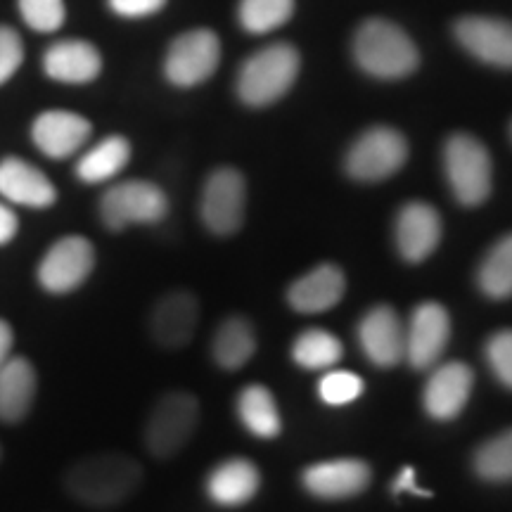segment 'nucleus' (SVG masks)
<instances>
[{
    "label": "nucleus",
    "instance_id": "obj_1",
    "mask_svg": "<svg viewBox=\"0 0 512 512\" xmlns=\"http://www.w3.org/2000/svg\"><path fill=\"white\" fill-rule=\"evenodd\" d=\"M64 491L76 503L95 510H110L126 503L143 484V467L119 451L91 453L74 460L62 477Z\"/></svg>",
    "mask_w": 512,
    "mask_h": 512
},
{
    "label": "nucleus",
    "instance_id": "obj_2",
    "mask_svg": "<svg viewBox=\"0 0 512 512\" xmlns=\"http://www.w3.org/2000/svg\"><path fill=\"white\" fill-rule=\"evenodd\" d=\"M354 60L375 79H403L420 64L415 43L387 19H368L354 36Z\"/></svg>",
    "mask_w": 512,
    "mask_h": 512
},
{
    "label": "nucleus",
    "instance_id": "obj_3",
    "mask_svg": "<svg viewBox=\"0 0 512 512\" xmlns=\"http://www.w3.org/2000/svg\"><path fill=\"white\" fill-rule=\"evenodd\" d=\"M299 74V53L287 43H273L247 57L238 74V95L249 107H266L290 91Z\"/></svg>",
    "mask_w": 512,
    "mask_h": 512
},
{
    "label": "nucleus",
    "instance_id": "obj_4",
    "mask_svg": "<svg viewBox=\"0 0 512 512\" xmlns=\"http://www.w3.org/2000/svg\"><path fill=\"white\" fill-rule=\"evenodd\" d=\"M200 422V401L190 392H169L152 406L145 422V448L159 460L174 458L192 439Z\"/></svg>",
    "mask_w": 512,
    "mask_h": 512
},
{
    "label": "nucleus",
    "instance_id": "obj_5",
    "mask_svg": "<svg viewBox=\"0 0 512 512\" xmlns=\"http://www.w3.org/2000/svg\"><path fill=\"white\" fill-rule=\"evenodd\" d=\"M169 214V197L150 181H124L112 185L100 200V221L112 233L128 226H155Z\"/></svg>",
    "mask_w": 512,
    "mask_h": 512
},
{
    "label": "nucleus",
    "instance_id": "obj_6",
    "mask_svg": "<svg viewBox=\"0 0 512 512\" xmlns=\"http://www.w3.org/2000/svg\"><path fill=\"white\" fill-rule=\"evenodd\" d=\"M95 247L83 235H64L46 249L36 264V283L50 297L72 294L95 271Z\"/></svg>",
    "mask_w": 512,
    "mask_h": 512
},
{
    "label": "nucleus",
    "instance_id": "obj_7",
    "mask_svg": "<svg viewBox=\"0 0 512 512\" xmlns=\"http://www.w3.org/2000/svg\"><path fill=\"white\" fill-rule=\"evenodd\" d=\"M444 169L453 195L465 207H477L491 195V157L477 138L467 133L448 138Z\"/></svg>",
    "mask_w": 512,
    "mask_h": 512
},
{
    "label": "nucleus",
    "instance_id": "obj_8",
    "mask_svg": "<svg viewBox=\"0 0 512 512\" xmlns=\"http://www.w3.org/2000/svg\"><path fill=\"white\" fill-rule=\"evenodd\" d=\"M245 204L247 185L238 169L223 166L211 171L200 200V216L209 233L219 238L238 233L245 221Z\"/></svg>",
    "mask_w": 512,
    "mask_h": 512
},
{
    "label": "nucleus",
    "instance_id": "obj_9",
    "mask_svg": "<svg viewBox=\"0 0 512 512\" xmlns=\"http://www.w3.org/2000/svg\"><path fill=\"white\" fill-rule=\"evenodd\" d=\"M408 145L399 131L375 126L351 145L347 155V174L356 181L375 183L394 176L406 164Z\"/></svg>",
    "mask_w": 512,
    "mask_h": 512
},
{
    "label": "nucleus",
    "instance_id": "obj_10",
    "mask_svg": "<svg viewBox=\"0 0 512 512\" xmlns=\"http://www.w3.org/2000/svg\"><path fill=\"white\" fill-rule=\"evenodd\" d=\"M221 60L219 36L209 29L181 34L171 43L164 60V74L178 88L200 86L216 72Z\"/></svg>",
    "mask_w": 512,
    "mask_h": 512
},
{
    "label": "nucleus",
    "instance_id": "obj_11",
    "mask_svg": "<svg viewBox=\"0 0 512 512\" xmlns=\"http://www.w3.org/2000/svg\"><path fill=\"white\" fill-rule=\"evenodd\" d=\"M200 323V302L188 290H171L150 313V337L162 349L178 351L188 347Z\"/></svg>",
    "mask_w": 512,
    "mask_h": 512
},
{
    "label": "nucleus",
    "instance_id": "obj_12",
    "mask_svg": "<svg viewBox=\"0 0 512 512\" xmlns=\"http://www.w3.org/2000/svg\"><path fill=\"white\" fill-rule=\"evenodd\" d=\"M451 318L437 302H425L413 311L406 328V358L415 370H427L444 354Z\"/></svg>",
    "mask_w": 512,
    "mask_h": 512
},
{
    "label": "nucleus",
    "instance_id": "obj_13",
    "mask_svg": "<svg viewBox=\"0 0 512 512\" xmlns=\"http://www.w3.org/2000/svg\"><path fill=\"white\" fill-rule=\"evenodd\" d=\"M91 133V121L67 110L41 112L31 124V140H34L36 150L48 159H67L76 155L91 138Z\"/></svg>",
    "mask_w": 512,
    "mask_h": 512
},
{
    "label": "nucleus",
    "instance_id": "obj_14",
    "mask_svg": "<svg viewBox=\"0 0 512 512\" xmlns=\"http://www.w3.org/2000/svg\"><path fill=\"white\" fill-rule=\"evenodd\" d=\"M358 342L377 368H394L406 358V330L392 306H375L363 316Z\"/></svg>",
    "mask_w": 512,
    "mask_h": 512
},
{
    "label": "nucleus",
    "instance_id": "obj_15",
    "mask_svg": "<svg viewBox=\"0 0 512 512\" xmlns=\"http://www.w3.org/2000/svg\"><path fill=\"white\" fill-rule=\"evenodd\" d=\"M456 38L467 53L491 67L512 69V24L496 17H463Z\"/></svg>",
    "mask_w": 512,
    "mask_h": 512
},
{
    "label": "nucleus",
    "instance_id": "obj_16",
    "mask_svg": "<svg viewBox=\"0 0 512 512\" xmlns=\"http://www.w3.org/2000/svg\"><path fill=\"white\" fill-rule=\"evenodd\" d=\"M304 489L323 501H342L368 489L370 467L358 458H337L311 465L302 477Z\"/></svg>",
    "mask_w": 512,
    "mask_h": 512
},
{
    "label": "nucleus",
    "instance_id": "obj_17",
    "mask_svg": "<svg viewBox=\"0 0 512 512\" xmlns=\"http://www.w3.org/2000/svg\"><path fill=\"white\" fill-rule=\"evenodd\" d=\"M0 197L17 207L50 209L57 202V188L27 159L5 157L0 162Z\"/></svg>",
    "mask_w": 512,
    "mask_h": 512
},
{
    "label": "nucleus",
    "instance_id": "obj_18",
    "mask_svg": "<svg viewBox=\"0 0 512 512\" xmlns=\"http://www.w3.org/2000/svg\"><path fill=\"white\" fill-rule=\"evenodd\" d=\"M396 247L411 264H420L437 249L441 240V219L437 209L425 202L406 204L396 216Z\"/></svg>",
    "mask_w": 512,
    "mask_h": 512
},
{
    "label": "nucleus",
    "instance_id": "obj_19",
    "mask_svg": "<svg viewBox=\"0 0 512 512\" xmlns=\"http://www.w3.org/2000/svg\"><path fill=\"white\" fill-rule=\"evenodd\" d=\"M472 384H475V375L467 363L453 361L439 366L427 380L425 394H422L425 411L434 420H453L470 399Z\"/></svg>",
    "mask_w": 512,
    "mask_h": 512
},
{
    "label": "nucleus",
    "instance_id": "obj_20",
    "mask_svg": "<svg viewBox=\"0 0 512 512\" xmlns=\"http://www.w3.org/2000/svg\"><path fill=\"white\" fill-rule=\"evenodd\" d=\"M43 72L60 83H91L102 72V57L93 43L83 38H64L53 43L43 55Z\"/></svg>",
    "mask_w": 512,
    "mask_h": 512
},
{
    "label": "nucleus",
    "instance_id": "obj_21",
    "mask_svg": "<svg viewBox=\"0 0 512 512\" xmlns=\"http://www.w3.org/2000/svg\"><path fill=\"white\" fill-rule=\"evenodd\" d=\"M38 396V373L27 356H10L0 368V422L19 425L29 418Z\"/></svg>",
    "mask_w": 512,
    "mask_h": 512
},
{
    "label": "nucleus",
    "instance_id": "obj_22",
    "mask_svg": "<svg viewBox=\"0 0 512 512\" xmlns=\"http://www.w3.org/2000/svg\"><path fill=\"white\" fill-rule=\"evenodd\" d=\"M261 475L247 458H228L209 472L207 496L221 508H240L259 491Z\"/></svg>",
    "mask_w": 512,
    "mask_h": 512
},
{
    "label": "nucleus",
    "instance_id": "obj_23",
    "mask_svg": "<svg viewBox=\"0 0 512 512\" xmlns=\"http://www.w3.org/2000/svg\"><path fill=\"white\" fill-rule=\"evenodd\" d=\"M347 290V280L337 266L323 264L309 271L287 290V302L299 313H323L339 304Z\"/></svg>",
    "mask_w": 512,
    "mask_h": 512
},
{
    "label": "nucleus",
    "instance_id": "obj_24",
    "mask_svg": "<svg viewBox=\"0 0 512 512\" xmlns=\"http://www.w3.org/2000/svg\"><path fill=\"white\" fill-rule=\"evenodd\" d=\"M128 159H131V143L124 136H107L79 159L76 176L88 185L107 183L126 169Z\"/></svg>",
    "mask_w": 512,
    "mask_h": 512
},
{
    "label": "nucleus",
    "instance_id": "obj_25",
    "mask_svg": "<svg viewBox=\"0 0 512 512\" xmlns=\"http://www.w3.org/2000/svg\"><path fill=\"white\" fill-rule=\"evenodd\" d=\"M256 351V339L247 318L230 316L223 320L211 342V356L223 370H240Z\"/></svg>",
    "mask_w": 512,
    "mask_h": 512
},
{
    "label": "nucleus",
    "instance_id": "obj_26",
    "mask_svg": "<svg viewBox=\"0 0 512 512\" xmlns=\"http://www.w3.org/2000/svg\"><path fill=\"white\" fill-rule=\"evenodd\" d=\"M238 415L242 425L259 439L278 437L283 427L273 394L264 384H249L242 389L238 396Z\"/></svg>",
    "mask_w": 512,
    "mask_h": 512
},
{
    "label": "nucleus",
    "instance_id": "obj_27",
    "mask_svg": "<svg viewBox=\"0 0 512 512\" xmlns=\"http://www.w3.org/2000/svg\"><path fill=\"white\" fill-rule=\"evenodd\" d=\"M479 290L491 299L512 297V233L498 240L484 256L477 273Z\"/></svg>",
    "mask_w": 512,
    "mask_h": 512
},
{
    "label": "nucleus",
    "instance_id": "obj_28",
    "mask_svg": "<svg viewBox=\"0 0 512 512\" xmlns=\"http://www.w3.org/2000/svg\"><path fill=\"white\" fill-rule=\"evenodd\" d=\"M292 358L306 370H325L342 358V342L328 330H306L294 339Z\"/></svg>",
    "mask_w": 512,
    "mask_h": 512
},
{
    "label": "nucleus",
    "instance_id": "obj_29",
    "mask_svg": "<svg viewBox=\"0 0 512 512\" xmlns=\"http://www.w3.org/2000/svg\"><path fill=\"white\" fill-rule=\"evenodd\" d=\"M294 12V0H240L238 17L249 34H268L280 29Z\"/></svg>",
    "mask_w": 512,
    "mask_h": 512
},
{
    "label": "nucleus",
    "instance_id": "obj_30",
    "mask_svg": "<svg viewBox=\"0 0 512 512\" xmlns=\"http://www.w3.org/2000/svg\"><path fill=\"white\" fill-rule=\"evenodd\" d=\"M475 472L486 482H512V430L477 448Z\"/></svg>",
    "mask_w": 512,
    "mask_h": 512
},
{
    "label": "nucleus",
    "instance_id": "obj_31",
    "mask_svg": "<svg viewBox=\"0 0 512 512\" xmlns=\"http://www.w3.org/2000/svg\"><path fill=\"white\" fill-rule=\"evenodd\" d=\"M17 8L22 12L24 22L41 34H53L67 17L64 0H17Z\"/></svg>",
    "mask_w": 512,
    "mask_h": 512
},
{
    "label": "nucleus",
    "instance_id": "obj_32",
    "mask_svg": "<svg viewBox=\"0 0 512 512\" xmlns=\"http://www.w3.org/2000/svg\"><path fill=\"white\" fill-rule=\"evenodd\" d=\"M318 394L330 406H347L363 394V380L347 370H332L320 380Z\"/></svg>",
    "mask_w": 512,
    "mask_h": 512
},
{
    "label": "nucleus",
    "instance_id": "obj_33",
    "mask_svg": "<svg viewBox=\"0 0 512 512\" xmlns=\"http://www.w3.org/2000/svg\"><path fill=\"white\" fill-rule=\"evenodd\" d=\"M486 361L505 387L512 389V330H501L486 342Z\"/></svg>",
    "mask_w": 512,
    "mask_h": 512
},
{
    "label": "nucleus",
    "instance_id": "obj_34",
    "mask_svg": "<svg viewBox=\"0 0 512 512\" xmlns=\"http://www.w3.org/2000/svg\"><path fill=\"white\" fill-rule=\"evenodd\" d=\"M24 62L22 38L15 29L0 27V86L8 83Z\"/></svg>",
    "mask_w": 512,
    "mask_h": 512
},
{
    "label": "nucleus",
    "instance_id": "obj_35",
    "mask_svg": "<svg viewBox=\"0 0 512 512\" xmlns=\"http://www.w3.org/2000/svg\"><path fill=\"white\" fill-rule=\"evenodd\" d=\"M112 12H117L119 17L128 19H140L150 17L159 12L166 5V0H107Z\"/></svg>",
    "mask_w": 512,
    "mask_h": 512
},
{
    "label": "nucleus",
    "instance_id": "obj_36",
    "mask_svg": "<svg viewBox=\"0 0 512 512\" xmlns=\"http://www.w3.org/2000/svg\"><path fill=\"white\" fill-rule=\"evenodd\" d=\"M19 233V216L8 202H0V247H8Z\"/></svg>",
    "mask_w": 512,
    "mask_h": 512
},
{
    "label": "nucleus",
    "instance_id": "obj_37",
    "mask_svg": "<svg viewBox=\"0 0 512 512\" xmlns=\"http://www.w3.org/2000/svg\"><path fill=\"white\" fill-rule=\"evenodd\" d=\"M392 491H394V494H408V491H411V494H415V496L432 498V491L420 489V486L415 484V470H413V467H403V470L399 472V477L394 479Z\"/></svg>",
    "mask_w": 512,
    "mask_h": 512
},
{
    "label": "nucleus",
    "instance_id": "obj_38",
    "mask_svg": "<svg viewBox=\"0 0 512 512\" xmlns=\"http://www.w3.org/2000/svg\"><path fill=\"white\" fill-rule=\"evenodd\" d=\"M12 349H15V330L5 318H0V368L10 361Z\"/></svg>",
    "mask_w": 512,
    "mask_h": 512
},
{
    "label": "nucleus",
    "instance_id": "obj_39",
    "mask_svg": "<svg viewBox=\"0 0 512 512\" xmlns=\"http://www.w3.org/2000/svg\"><path fill=\"white\" fill-rule=\"evenodd\" d=\"M0 458H3V446H0Z\"/></svg>",
    "mask_w": 512,
    "mask_h": 512
}]
</instances>
